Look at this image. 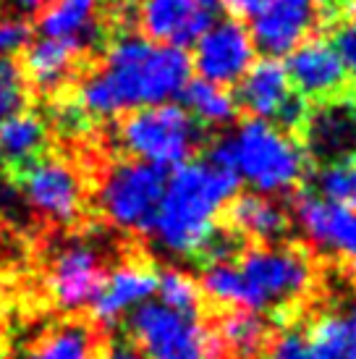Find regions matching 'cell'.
I'll list each match as a JSON object with an SVG mask.
<instances>
[{"label": "cell", "instance_id": "cell-20", "mask_svg": "<svg viewBox=\"0 0 356 359\" xmlns=\"http://www.w3.org/2000/svg\"><path fill=\"white\" fill-rule=\"evenodd\" d=\"M325 110L309 113L304 129L312 152L322 163L356 155V110L338 105V100L322 102Z\"/></svg>", "mask_w": 356, "mask_h": 359}, {"label": "cell", "instance_id": "cell-8", "mask_svg": "<svg viewBox=\"0 0 356 359\" xmlns=\"http://www.w3.org/2000/svg\"><path fill=\"white\" fill-rule=\"evenodd\" d=\"M236 105L252 118H262L286 131H301L309 118L307 100L294 92L283 60L265 55L254 58L244 76L236 81Z\"/></svg>", "mask_w": 356, "mask_h": 359}, {"label": "cell", "instance_id": "cell-13", "mask_svg": "<svg viewBox=\"0 0 356 359\" xmlns=\"http://www.w3.org/2000/svg\"><path fill=\"white\" fill-rule=\"evenodd\" d=\"M105 278L108 268L102 255L89 244H71L50 262L48 289L60 309L76 312L95 302Z\"/></svg>", "mask_w": 356, "mask_h": 359}, {"label": "cell", "instance_id": "cell-28", "mask_svg": "<svg viewBox=\"0 0 356 359\" xmlns=\"http://www.w3.org/2000/svg\"><path fill=\"white\" fill-rule=\"evenodd\" d=\"M29 108V81L16 60L0 58V123Z\"/></svg>", "mask_w": 356, "mask_h": 359}, {"label": "cell", "instance_id": "cell-17", "mask_svg": "<svg viewBox=\"0 0 356 359\" xmlns=\"http://www.w3.org/2000/svg\"><path fill=\"white\" fill-rule=\"evenodd\" d=\"M158 291V268L144 259H126L108 273L100 294L92 302V320L97 325H116L126 312L152 299Z\"/></svg>", "mask_w": 356, "mask_h": 359}, {"label": "cell", "instance_id": "cell-1", "mask_svg": "<svg viewBox=\"0 0 356 359\" xmlns=\"http://www.w3.org/2000/svg\"><path fill=\"white\" fill-rule=\"evenodd\" d=\"M189 79L191 55L184 48L152 42L144 34H121L105 48L100 69L81 81L74 100L89 118H113L173 102Z\"/></svg>", "mask_w": 356, "mask_h": 359}, {"label": "cell", "instance_id": "cell-7", "mask_svg": "<svg viewBox=\"0 0 356 359\" xmlns=\"http://www.w3.org/2000/svg\"><path fill=\"white\" fill-rule=\"evenodd\" d=\"M168 170L129 158L105 170L97 187V208L108 223L121 231L149 233L165 189Z\"/></svg>", "mask_w": 356, "mask_h": 359}, {"label": "cell", "instance_id": "cell-37", "mask_svg": "<svg viewBox=\"0 0 356 359\" xmlns=\"http://www.w3.org/2000/svg\"><path fill=\"white\" fill-rule=\"evenodd\" d=\"M0 359H6V357H3V351H0Z\"/></svg>", "mask_w": 356, "mask_h": 359}, {"label": "cell", "instance_id": "cell-6", "mask_svg": "<svg viewBox=\"0 0 356 359\" xmlns=\"http://www.w3.org/2000/svg\"><path fill=\"white\" fill-rule=\"evenodd\" d=\"M129 341L144 359H226L215 330L199 315L176 312L163 302H142L129 312Z\"/></svg>", "mask_w": 356, "mask_h": 359}, {"label": "cell", "instance_id": "cell-15", "mask_svg": "<svg viewBox=\"0 0 356 359\" xmlns=\"http://www.w3.org/2000/svg\"><path fill=\"white\" fill-rule=\"evenodd\" d=\"M212 13L197 0H139L134 6V21L147 40L184 50L207 29Z\"/></svg>", "mask_w": 356, "mask_h": 359}, {"label": "cell", "instance_id": "cell-36", "mask_svg": "<svg viewBox=\"0 0 356 359\" xmlns=\"http://www.w3.org/2000/svg\"><path fill=\"white\" fill-rule=\"evenodd\" d=\"M197 3H202L205 8H210V11H215L220 6V0H197Z\"/></svg>", "mask_w": 356, "mask_h": 359}, {"label": "cell", "instance_id": "cell-25", "mask_svg": "<svg viewBox=\"0 0 356 359\" xmlns=\"http://www.w3.org/2000/svg\"><path fill=\"white\" fill-rule=\"evenodd\" d=\"M320 16L333 24V48L356 79V0H320Z\"/></svg>", "mask_w": 356, "mask_h": 359}, {"label": "cell", "instance_id": "cell-26", "mask_svg": "<svg viewBox=\"0 0 356 359\" xmlns=\"http://www.w3.org/2000/svg\"><path fill=\"white\" fill-rule=\"evenodd\" d=\"M315 184L317 194L356 212V155L322 163Z\"/></svg>", "mask_w": 356, "mask_h": 359}, {"label": "cell", "instance_id": "cell-34", "mask_svg": "<svg viewBox=\"0 0 356 359\" xmlns=\"http://www.w3.org/2000/svg\"><path fill=\"white\" fill-rule=\"evenodd\" d=\"M262 3L265 0H220V6H226L228 13L236 16V19H249Z\"/></svg>", "mask_w": 356, "mask_h": 359}, {"label": "cell", "instance_id": "cell-30", "mask_svg": "<svg viewBox=\"0 0 356 359\" xmlns=\"http://www.w3.org/2000/svg\"><path fill=\"white\" fill-rule=\"evenodd\" d=\"M265 359H312L307 349V339L301 330H288L280 333L273 344H267Z\"/></svg>", "mask_w": 356, "mask_h": 359}, {"label": "cell", "instance_id": "cell-22", "mask_svg": "<svg viewBox=\"0 0 356 359\" xmlns=\"http://www.w3.org/2000/svg\"><path fill=\"white\" fill-rule=\"evenodd\" d=\"M48 131V123L32 110H21L6 118L0 123V163L11 173L24 170L29 163L45 155Z\"/></svg>", "mask_w": 356, "mask_h": 359}, {"label": "cell", "instance_id": "cell-35", "mask_svg": "<svg viewBox=\"0 0 356 359\" xmlns=\"http://www.w3.org/2000/svg\"><path fill=\"white\" fill-rule=\"evenodd\" d=\"M6 3H8L19 16H27V13H37L48 0H6Z\"/></svg>", "mask_w": 356, "mask_h": 359}, {"label": "cell", "instance_id": "cell-4", "mask_svg": "<svg viewBox=\"0 0 356 359\" xmlns=\"http://www.w3.org/2000/svg\"><path fill=\"white\" fill-rule=\"evenodd\" d=\"M238 276V309L273 312L301 299L315 280L304 250L288 244H254L233 257Z\"/></svg>", "mask_w": 356, "mask_h": 359}, {"label": "cell", "instance_id": "cell-31", "mask_svg": "<svg viewBox=\"0 0 356 359\" xmlns=\"http://www.w3.org/2000/svg\"><path fill=\"white\" fill-rule=\"evenodd\" d=\"M87 121H89V116L76 105V100L55 108V126H58L63 134H79V131H84Z\"/></svg>", "mask_w": 356, "mask_h": 359}, {"label": "cell", "instance_id": "cell-18", "mask_svg": "<svg viewBox=\"0 0 356 359\" xmlns=\"http://www.w3.org/2000/svg\"><path fill=\"white\" fill-rule=\"evenodd\" d=\"M226 229L254 244H278L288 233V212L270 194H236L226 205Z\"/></svg>", "mask_w": 356, "mask_h": 359}, {"label": "cell", "instance_id": "cell-27", "mask_svg": "<svg viewBox=\"0 0 356 359\" xmlns=\"http://www.w3.org/2000/svg\"><path fill=\"white\" fill-rule=\"evenodd\" d=\"M155 294H160L163 304H168L176 312H186V315H199L202 299H205L197 280L178 268L158 270V291Z\"/></svg>", "mask_w": 356, "mask_h": 359}, {"label": "cell", "instance_id": "cell-5", "mask_svg": "<svg viewBox=\"0 0 356 359\" xmlns=\"http://www.w3.org/2000/svg\"><path fill=\"white\" fill-rule=\"evenodd\" d=\"M116 142L129 158L144 160L160 168H176L197 152L202 126L184 105L158 102L129 110L116 126Z\"/></svg>", "mask_w": 356, "mask_h": 359}, {"label": "cell", "instance_id": "cell-21", "mask_svg": "<svg viewBox=\"0 0 356 359\" xmlns=\"http://www.w3.org/2000/svg\"><path fill=\"white\" fill-rule=\"evenodd\" d=\"M81 53L71 45L53 37H40L37 42L27 45L24 55V76L37 92H58L66 87L71 74L76 69V60Z\"/></svg>", "mask_w": 356, "mask_h": 359}, {"label": "cell", "instance_id": "cell-14", "mask_svg": "<svg viewBox=\"0 0 356 359\" xmlns=\"http://www.w3.org/2000/svg\"><path fill=\"white\" fill-rule=\"evenodd\" d=\"M249 19L254 48L265 55L280 58L309 37L320 19V0H265Z\"/></svg>", "mask_w": 356, "mask_h": 359}, {"label": "cell", "instance_id": "cell-10", "mask_svg": "<svg viewBox=\"0 0 356 359\" xmlns=\"http://www.w3.org/2000/svg\"><path fill=\"white\" fill-rule=\"evenodd\" d=\"M257 58V48L249 34V27L236 16L210 21V27L194 42L191 69H197L202 79L223 87H233L244 71Z\"/></svg>", "mask_w": 356, "mask_h": 359}, {"label": "cell", "instance_id": "cell-33", "mask_svg": "<svg viewBox=\"0 0 356 359\" xmlns=\"http://www.w3.org/2000/svg\"><path fill=\"white\" fill-rule=\"evenodd\" d=\"M341 315H343V359H356V302H351Z\"/></svg>", "mask_w": 356, "mask_h": 359}, {"label": "cell", "instance_id": "cell-29", "mask_svg": "<svg viewBox=\"0 0 356 359\" xmlns=\"http://www.w3.org/2000/svg\"><path fill=\"white\" fill-rule=\"evenodd\" d=\"M32 29L21 16H0V58H11L13 53L29 45Z\"/></svg>", "mask_w": 356, "mask_h": 359}, {"label": "cell", "instance_id": "cell-32", "mask_svg": "<svg viewBox=\"0 0 356 359\" xmlns=\"http://www.w3.org/2000/svg\"><path fill=\"white\" fill-rule=\"evenodd\" d=\"M95 359H144L139 354V349L131 344L129 339H113V341H102L97 357Z\"/></svg>", "mask_w": 356, "mask_h": 359}, {"label": "cell", "instance_id": "cell-3", "mask_svg": "<svg viewBox=\"0 0 356 359\" xmlns=\"http://www.w3.org/2000/svg\"><path fill=\"white\" fill-rule=\"evenodd\" d=\"M238 181L259 194H286L296 189L307 173V152L291 131L262 118L244 121L236 131L212 144Z\"/></svg>", "mask_w": 356, "mask_h": 359}, {"label": "cell", "instance_id": "cell-24", "mask_svg": "<svg viewBox=\"0 0 356 359\" xmlns=\"http://www.w3.org/2000/svg\"><path fill=\"white\" fill-rule=\"evenodd\" d=\"M181 105L202 129H223L228 123H233L238 113L231 87L212 84L202 76L186 81V87L181 92Z\"/></svg>", "mask_w": 356, "mask_h": 359}, {"label": "cell", "instance_id": "cell-16", "mask_svg": "<svg viewBox=\"0 0 356 359\" xmlns=\"http://www.w3.org/2000/svg\"><path fill=\"white\" fill-rule=\"evenodd\" d=\"M37 29L42 37L87 53L105 34V6L102 0H48L37 11Z\"/></svg>", "mask_w": 356, "mask_h": 359}, {"label": "cell", "instance_id": "cell-19", "mask_svg": "<svg viewBox=\"0 0 356 359\" xmlns=\"http://www.w3.org/2000/svg\"><path fill=\"white\" fill-rule=\"evenodd\" d=\"M100 328L95 320H58L24 349V359H95L105 341Z\"/></svg>", "mask_w": 356, "mask_h": 359}, {"label": "cell", "instance_id": "cell-23", "mask_svg": "<svg viewBox=\"0 0 356 359\" xmlns=\"http://www.w3.org/2000/svg\"><path fill=\"white\" fill-rule=\"evenodd\" d=\"M215 339H218L223 357L236 359H257L270 344V325L262 312L252 309H231L218 323Z\"/></svg>", "mask_w": 356, "mask_h": 359}, {"label": "cell", "instance_id": "cell-9", "mask_svg": "<svg viewBox=\"0 0 356 359\" xmlns=\"http://www.w3.org/2000/svg\"><path fill=\"white\" fill-rule=\"evenodd\" d=\"M19 187L34 212L53 226H76L84 212V179L69 160L42 155L16 173Z\"/></svg>", "mask_w": 356, "mask_h": 359}, {"label": "cell", "instance_id": "cell-2", "mask_svg": "<svg viewBox=\"0 0 356 359\" xmlns=\"http://www.w3.org/2000/svg\"><path fill=\"white\" fill-rule=\"evenodd\" d=\"M236 170L210 150L205 158L181 163L165 179L149 233L176 257H199L218 233L220 215L238 194Z\"/></svg>", "mask_w": 356, "mask_h": 359}, {"label": "cell", "instance_id": "cell-11", "mask_svg": "<svg viewBox=\"0 0 356 359\" xmlns=\"http://www.w3.org/2000/svg\"><path fill=\"white\" fill-rule=\"evenodd\" d=\"M294 218L315 250L333 255L356 270V212L317 191H299Z\"/></svg>", "mask_w": 356, "mask_h": 359}, {"label": "cell", "instance_id": "cell-12", "mask_svg": "<svg viewBox=\"0 0 356 359\" xmlns=\"http://www.w3.org/2000/svg\"><path fill=\"white\" fill-rule=\"evenodd\" d=\"M286 74L296 95L304 100L333 102L348 87V69L333 42L325 37H304L286 53Z\"/></svg>", "mask_w": 356, "mask_h": 359}]
</instances>
